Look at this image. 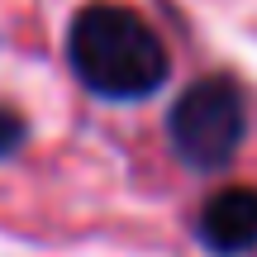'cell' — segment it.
<instances>
[{"label": "cell", "instance_id": "cell-4", "mask_svg": "<svg viewBox=\"0 0 257 257\" xmlns=\"http://www.w3.org/2000/svg\"><path fill=\"white\" fill-rule=\"evenodd\" d=\"M19 143H24V119H19L15 110H5V105H0V157H10Z\"/></svg>", "mask_w": 257, "mask_h": 257}, {"label": "cell", "instance_id": "cell-3", "mask_svg": "<svg viewBox=\"0 0 257 257\" xmlns=\"http://www.w3.org/2000/svg\"><path fill=\"white\" fill-rule=\"evenodd\" d=\"M200 243L219 257H243L257 248V186H224L200 210Z\"/></svg>", "mask_w": 257, "mask_h": 257}, {"label": "cell", "instance_id": "cell-2", "mask_svg": "<svg viewBox=\"0 0 257 257\" xmlns=\"http://www.w3.org/2000/svg\"><path fill=\"white\" fill-rule=\"evenodd\" d=\"M248 134V114H243V95L224 76H200L167 114V138L172 153L195 172H219L233 162Z\"/></svg>", "mask_w": 257, "mask_h": 257}, {"label": "cell", "instance_id": "cell-1", "mask_svg": "<svg viewBox=\"0 0 257 257\" xmlns=\"http://www.w3.org/2000/svg\"><path fill=\"white\" fill-rule=\"evenodd\" d=\"M67 62H72L76 81L86 91L105 95V100H143L167 81L172 62H167L162 38L153 34L138 10L128 5H86L67 29Z\"/></svg>", "mask_w": 257, "mask_h": 257}]
</instances>
